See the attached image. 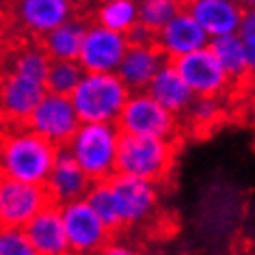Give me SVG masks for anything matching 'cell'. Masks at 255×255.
Here are the masks:
<instances>
[{
    "label": "cell",
    "mask_w": 255,
    "mask_h": 255,
    "mask_svg": "<svg viewBox=\"0 0 255 255\" xmlns=\"http://www.w3.org/2000/svg\"><path fill=\"white\" fill-rule=\"evenodd\" d=\"M102 253H108V255H128V253H132V251L128 247H108L106 245Z\"/></svg>",
    "instance_id": "obj_31"
},
{
    "label": "cell",
    "mask_w": 255,
    "mask_h": 255,
    "mask_svg": "<svg viewBox=\"0 0 255 255\" xmlns=\"http://www.w3.org/2000/svg\"><path fill=\"white\" fill-rule=\"evenodd\" d=\"M108 184L124 227H138L154 219L158 212V182L113 173L108 177Z\"/></svg>",
    "instance_id": "obj_6"
},
{
    "label": "cell",
    "mask_w": 255,
    "mask_h": 255,
    "mask_svg": "<svg viewBox=\"0 0 255 255\" xmlns=\"http://www.w3.org/2000/svg\"><path fill=\"white\" fill-rule=\"evenodd\" d=\"M171 63L195 98H221L232 87L229 76L225 74V69L221 67V63L216 61V56L208 46L177 56Z\"/></svg>",
    "instance_id": "obj_9"
},
{
    "label": "cell",
    "mask_w": 255,
    "mask_h": 255,
    "mask_svg": "<svg viewBox=\"0 0 255 255\" xmlns=\"http://www.w3.org/2000/svg\"><path fill=\"white\" fill-rule=\"evenodd\" d=\"M119 134L117 124L80 121L65 147L89 180L102 182L115 173Z\"/></svg>",
    "instance_id": "obj_2"
},
{
    "label": "cell",
    "mask_w": 255,
    "mask_h": 255,
    "mask_svg": "<svg viewBox=\"0 0 255 255\" xmlns=\"http://www.w3.org/2000/svg\"><path fill=\"white\" fill-rule=\"evenodd\" d=\"M54 143L46 141L30 128H15L0 138V175L13 180L46 184L56 160Z\"/></svg>",
    "instance_id": "obj_1"
},
{
    "label": "cell",
    "mask_w": 255,
    "mask_h": 255,
    "mask_svg": "<svg viewBox=\"0 0 255 255\" xmlns=\"http://www.w3.org/2000/svg\"><path fill=\"white\" fill-rule=\"evenodd\" d=\"M87 24L78 17H69L50 33L43 35V50L52 61H74L78 56Z\"/></svg>",
    "instance_id": "obj_21"
},
{
    "label": "cell",
    "mask_w": 255,
    "mask_h": 255,
    "mask_svg": "<svg viewBox=\"0 0 255 255\" xmlns=\"http://www.w3.org/2000/svg\"><path fill=\"white\" fill-rule=\"evenodd\" d=\"M0 255H35L22 227L0 225Z\"/></svg>",
    "instance_id": "obj_27"
},
{
    "label": "cell",
    "mask_w": 255,
    "mask_h": 255,
    "mask_svg": "<svg viewBox=\"0 0 255 255\" xmlns=\"http://www.w3.org/2000/svg\"><path fill=\"white\" fill-rule=\"evenodd\" d=\"M208 41H210L208 33L199 26V22L190 15V11L186 7L180 13H175L156 33V46L167 56V61H173L182 54L206 48Z\"/></svg>",
    "instance_id": "obj_13"
},
{
    "label": "cell",
    "mask_w": 255,
    "mask_h": 255,
    "mask_svg": "<svg viewBox=\"0 0 255 255\" xmlns=\"http://www.w3.org/2000/svg\"><path fill=\"white\" fill-rule=\"evenodd\" d=\"M242 9H253L255 7V0H236Z\"/></svg>",
    "instance_id": "obj_32"
},
{
    "label": "cell",
    "mask_w": 255,
    "mask_h": 255,
    "mask_svg": "<svg viewBox=\"0 0 255 255\" xmlns=\"http://www.w3.org/2000/svg\"><path fill=\"white\" fill-rule=\"evenodd\" d=\"M186 2H193V0H186Z\"/></svg>",
    "instance_id": "obj_34"
},
{
    "label": "cell",
    "mask_w": 255,
    "mask_h": 255,
    "mask_svg": "<svg viewBox=\"0 0 255 255\" xmlns=\"http://www.w3.org/2000/svg\"><path fill=\"white\" fill-rule=\"evenodd\" d=\"M238 35L247 50V63H249V74L255 76V7L242 11V20L238 26Z\"/></svg>",
    "instance_id": "obj_29"
},
{
    "label": "cell",
    "mask_w": 255,
    "mask_h": 255,
    "mask_svg": "<svg viewBox=\"0 0 255 255\" xmlns=\"http://www.w3.org/2000/svg\"><path fill=\"white\" fill-rule=\"evenodd\" d=\"M126 39L128 46H149V43H156V33L143 22H134L126 30Z\"/></svg>",
    "instance_id": "obj_30"
},
{
    "label": "cell",
    "mask_w": 255,
    "mask_h": 255,
    "mask_svg": "<svg viewBox=\"0 0 255 255\" xmlns=\"http://www.w3.org/2000/svg\"><path fill=\"white\" fill-rule=\"evenodd\" d=\"M132 91L115 72H85L69 100L80 121L93 124H115Z\"/></svg>",
    "instance_id": "obj_3"
},
{
    "label": "cell",
    "mask_w": 255,
    "mask_h": 255,
    "mask_svg": "<svg viewBox=\"0 0 255 255\" xmlns=\"http://www.w3.org/2000/svg\"><path fill=\"white\" fill-rule=\"evenodd\" d=\"M145 91L173 115H184L188 111L190 102L195 100L193 91L182 80V76L177 74V69L171 61L162 63L160 69L154 74V78L149 80V85L145 87Z\"/></svg>",
    "instance_id": "obj_19"
},
{
    "label": "cell",
    "mask_w": 255,
    "mask_h": 255,
    "mask_svg": "<svg viewBox=\"0 0 255 255\" xmlns=\"http://www.w3.org/2000/svg\"><path fill=\"white\" fill-rule=\"evenodd\" d=\"M186 113H190V119L197 126H214L221 119V102L219 98H195Z\"/></svg>",
    "instance_id": "obj_28"
},
{
    "label": "cell",
    "mask_w": 255,
    "mask_h": 255,
    "mask_svg": "<svg viewBox=\"0 0 255 255\" xmlns=\"http://www.w3.org/2000/svg\"><path fill=\"white\" fill-rule=\"evenodd\" d=\"M85 199H87L89 206L93 208V212L100 216V221L108 227L111 234L124 227L121 225V219H119V212H117V206H115V197H113V190H111L108 180L91 182Z\"/></svg>",
    "instance_id": "obj_23"
},
{
    "label": "cell",
    "mask_w": 255,
    "mask_h": 255,
    "mask_svg": "<svg viewBox=\"0 0 255 255\" xmlns=\"http://www.w3.org/2000/svg\"><path fill=\"white\" fill-rule=\"evenodd\" d=\"M126 50H128L126 33L106 28L95 22L85 28L76 61L80 63V67L85 72L108 74V72H117Z\"/></svg>",
    "instance_id": "obj_10"
},
{
    "label": "cell",
    "mask_w": 255,
    "mask_h": 255,
    "mask_svg": "<svg viewBox=\"0 0 255 255\" xmlns=\"http://www.w3.org/2000/svg\"><path fill=\"white\" fill-rule=\"evenodd\" d=\"M61 219L65 227L69 253H102L111 240V232L85 197L61 203Z\"/></svg>",
    "instance_id": "obj_8"
},
{
    "label": "cell",
    "mask_w": 255,
    "mask_h": 255,
    "mask_svg": "<svg viewBox=\"0 0 255 255\" xmlns=\"http://www.w3.org/2000/svg\"><path fill=\"white\" fill-rule=\"evenodd\" d=\"M186 0H141L138 2V22L158 33L175 13H180Z\"/></svg>",
    "instance_id": "obj_25"
},
{
    "label": "cell",
    "mask_w": 255,
    "mask_h": 255,
    "mask_svg": "<svg viewBox=\"0 0 255 255\" xmlns=\"http://www.w3.org/2000/svg\"><path fill=\"white\" fill-rule=\"evenodd\" d=\"M186 9L208 33V37L238 33L242 11H245L236 0H193Z\"/></svg>",
    "instance_id": "obj_17"
},
{
    "label": "cell",
    "mask_w": 255,
    "mask_h": 255,
    "mask_svg": "<svg viewBox=\"0 0 255 255\" xmlns=\"http://www.w3.org/2000/svg\"><path fill=\"white\" fill-rule=\"evenodd\" d=\"M17 17L26 30L37 37H43L59 24L74 17V2L69 0H20Z\"/></svg>",
    "instance_id": "obj_18"
},
{
    "label": "cell",
    "mask_w": 255,
    "mask_h": 255,
    "mask_svg": "<svg viewBox=\"0 0 255 255\" xmlns=\"http://www.w3.org/2000/svg\"><path fill=\"white\" fill-rule=\"evenodd\" d=\"M43 186L48 190L50 201L61 206V203L85 197L89 186H91V180L85 175V171L78 167V162L74 160L72 154L67 151V147L63 145V147H59V151H56V160H54L52 171H50Z\"/></svg>",
    "instance_id": "obj_15"
},
{
    "label": "cell",
    "mask_w": 255,
    "mask_h": 255,
    "mask_svg": "<svg viewBox=\"0 0 255 255\" xmlns=\"http://www.w3.org/2000/svg\"><path fill=\"white\" fill-rule=\"evenodd\" d=\"M136 2H141V0H136Z\"/></svg>",
    "instance_id": "obj_35"
},
{
    "label": "cell",
    "mask_w": 255,
    "mask_h": 255,
    "mask_svg": "<svg viewBox=\"0 0 255 255\" xmlns=\"http://www.w3.org/2000/svg\"><path fill=\"white\" fill-rule=\"evenodd\" d=\"M95 17L102 26L126 33L132 24L138 22V2L136 0H102Z\"/></svg>",
    "instance_id": "obj_22"
},
{
    "label": "cell",
    "mask_w": 255,
    "mask_h": 255,
    "mask_svg": "<svg viewBox=\"0 0 255 255\" xmlns=\"http://www.w3.org/2000/svg\"><path fill=\"white\" fill-rule=\"evenodd\" d=\"M167 61V56L160 52L156 43L149 46H128L124 59H121L117 74L124 85L130 91H145L154 74L160 69V65Z\"/></svg>",
    "instance_id": "obj_16"
},
{
    "label": "cell",
    "mask_w": 255,
    "mask_h": 255,
    "mask_svg": "<svg viewBox=\"0 0 255 255\" xmlns=\"http://www.w3.org/2000/svg\"><path fill=\"white\" fill-rule=\"evenodd\" d=\"M85 69L80 67L78 61H50V67L43 78V87L50 93L59 95H69L80 82Z\"/></svg>",
    "instance_id": "obj_24"
},
{
    "label": "cell",
    "mask_w": 255,
    "mask_h": 255,
    "mask_svg": "<svg viewBox=\"0 0 255 255\" xmlns=\"http://www.w3.org/2000/svg\"><path fill=\"white\" fill-rule=\"evenodd\" d=\"M119 132L141 136L173 138L177 130V115L167 111L147 91H132L117 117Z\"/></svg>",
    "instance_id": "obj_5"
},
{
    "label": "cell",
    "mask_w": 255,
    "mask_h": 255,
    "mask_svg": "<svg viewBox=\"0 0 255 255\" xmlns=\"http://www.w3.org/2000/svg\"><path fill=\"white\" fill-rule=\"evenodd\" d=\"M50 61L52 59L46 54V50L43 48H28V50H24V52L17 54V59L13 63V72L30 76V78L43 82L46 72L50 67Z\"/></svg>",
    "instance_id": "obj_26"
},
{
    "label": "cell",
    "mask_w": 255,
    "mask_h": 255,
    "mask_svg": "<svg viewBox=\"0 0 255 255\" xmlns=\"http://www.w3.org/2000/svg\"><path fill=\"white\" fill-rule=\"evenodd\" d=\"M24 234L33 247L35 255H65L69 253L65 227L61 219L59 203L48 201L41 210L24 223Z\"/></svg>",
    "instance_id": "obj_12"
},
{
    "label": "cell",
    "mask_w": 255,
    "mask_h": 255,
    "mask_svg": "<svg viewBox=\"0 0 255 255\" xmlns=\"http://www.w3.org/2000/svg\"><path fill=\"white\" fill-rule=\"evenodd\" d=\"M43 93L46 87L41 80L11 72L0 82V115L11 124H24Z\"/></svg>",
    "instance_id": "obj_14"
},
{
    "label": "cell",
    "mask_w": 255,
    "mask_h": 255,
    "mask_svg": "<svg viewBox=\"0 0 255 255\" xmlns=\"http://www.w3.org/2000/svg\"><path fill=\"white\" fill-rule=\"evenodd\" d=\"M173 145L169 138L141 136L121 132L117 143L115 173H126L143 180L160 182L173 167Z\"/></svg>",
    "instance_id": "obj_4"
},
{
    "label": "cell",
    "mask_w": 255,
    "mask_h": 255,
    "mask_svg": "<svg viewBox=\"0 0 255 255\" xmlns=\"http://www.w3.org/2000/svg\"><path fill=\"white\" fill-rule=\"evenodd\" d=\"M48 201L50 197L43 184L0 175V225L24 227V223Z\"/></svg>",
    "instance_id": "obj_11"
},
{
    "label": "cell",
    "mask_w": 255,
    "mask_h": 255,
    "mask_svg": "<svg viewBox=\"0 0 255 255\" xmlns=\"http://www.w3.org/2000/svg\"><path fill=\"white\" fill-rule=\"evenodd\" d=\"M69 2H74V4H76V2H78V0H69Z\"/></svg>",
    "instance_id": "obj_33"
},
{
    "label": "cell",
    "mask_w": 255,
    "mask_h": 255,
    "mask_svg": "<svg viewBox=\"0 0 255 255\" xmlns=\"http://www.w3.org/2000/svg\"><path fill=\"white\" fill-rule=\"evenodd\" d=\"M24 126L37 132L39 136H43L46 141L54 143L56 147H63L72 138L76 128L80 126V119L69 95L46 91L43 98L33 108V113L26 117Z\"/></svg>",
    "instance_id": "obj_7"
},
{
    "label": "cell",
    "mask_w": 255,
    "mask_h": 255,
    "mask_svg": "<svg viewBox=\"0 0 255 255\" xmlns=\"http://www.w3.org/2000/svg\"><path fill=\"white\" fill-rule=\"evenodd\" d=\"M208 48L212 50L216 61L221 63V67L225 69L232 82L245 80L249 74V63H247V50L242 43L238 33H227L219 37H210Z\"/></svg>",
    "instance_id": "obj_20"
}]
</instances>
